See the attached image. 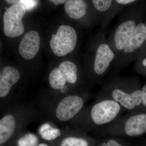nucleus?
Listing matches in <instances>:
<instances>
[{
    "instance_id": "8",
    "label": "nucleus",
    "mask_w": 146,
    "mask_h": 146,
    "mask_svg": "<svg viewBox=\"0 0 146 146\" xmlns=\"http://www.w3.org/2000/svg\"><path fill=\"white\" fill-rule=\"evenodd\" d=\"M29 110L13 107L2 114L0 119V144L2 145L13 136L18 126L27 124L31 117Z\"/></svg>"
},
{
    "instance_id": "21",
    "label": "nucleus",
    "mask_w": 146,
    "mask_h": 146,
    "mask_svg": "<svg viewBox=\"0 0 146 146\" xmlns=\"http://www.w3.org/2000/svg\"><path fill=\"white\" fill-rule=\"evenodd\" d=\"M143 68H146V57H143L141 56L136 60L135 69L137 71Z\"/></svg>"
},
{
    "instance_id": "4",
    "label": "nucleus",
    "mask_w": 146,
    "mask_h": 146,
    "mask_svg": "<svg viewBox=\"0 0 146 146\" xmlns=\"http://www.w3.org/2000/svg\"><path fill=\"white\" fill-rule=\"evenodd\" d=\"M93 55L89 68V74L92 82L101 84L112 70L116 59L115 52L106 38L104 30H101L94 41Z\"/></svg>"
},
{
    "instance_id": "1",
    "label": "nucleus",
    "mask_w": 146,
    "mask_h": 146,
    "mask_svg": "<svg viewBox=\"0 0 146 146\" xmlns=\"http://www.w3.org/2000/svg\"><path fill=\"white\" fill-rule=\"evenodd\" d=\"M96 99H109L117 102L124 110L136 111L142 104V89L135 77L110 74L102 83Z\"/></svg>"
},
{
    "instance_id": "22",
    "label": "nucleus",
    "mask_w": 146,
    "mask_h": 146,
    "mask_svg": "<svg viewBox=\"0 0 146 146\" xmlns=\"http://www.w3.org/2000/svg\"><path fill=\"white\" fill-rule=\"evenodd\" d=\"M142 104H143L145 107H146V84H145L143 88H142Z\"/></svg>"
},
{
    "instance_id": "11",
    "label": "nucleus",
    "mask_w": 146,
    "mask_h": 146,
    "mask_svg": "<svg viewBox=\"0 0 146 146\" xmlns=\"http://www.w3.org/2000/svg\"><path fill=\"white\" fill-rule=\"evenodd\" d=\"M26 11L25 7L21 3L12 5L5 11L3 21L6 36L15 37L23 33L25 28L22 19Z\"/></svg>"
},
{
    "instance_id": "23",
    "label": "nucleus",
    "mask_w": 146,
    "mask_h": 146,
    "mask_svg": "<svg viewBox=\"0 0 146 146\" xmlns=\"http://www.w3.org/2000/svg\"><path fill=\"white\" fill-rule=\"evenodd\" d=\"M115 1L119 4L124 5L129 4L134 2L137 0H115Z\"/></svg>"
},
{
    "instance_id": "24",
    "label": "nucleus",
    "mask_w": 146,
    "mask_h": 146,
    "mask_svg": "<svg viewBox=\"0 0 146 146\" xmlns=\"http://www.w3.org/2000/svg\"><path fill=\"white\" fill-rule=\"evenodd\" d=\"M48 1L51 2L53 3L55 5H57L65 3L66 2L68 1V0H48Z\"/></svg>"
},
{
    "instance_id": "17",
    "label": "nucleus",
    "mask_w": 146,
    "mask_h": 146,
    "mask_svg": "<svg viewBox=\"0 0 146 146\" xmlns=\"http://www.w3.org/2000/svg\"><path fill=\"white\" fill-rule=\"evenodd\" d=\"M39 133L43 139L51 141L60 136L61 131L57 128L52 127L48 123L43 124L39 128Z\"/></svg>"
},
{
    "instance_id": "10",
    "label": "nucleus",
    "mask_w": 146,
    "mask_h": 146,
    "mask_svg": "<svg viewBox=\"0 0 146 146\" xmlns=\"http://www.w3.org/2000/svg\"><path fill=\"white\" fill-rule=\"evenodd\" d=\"M77 40V32L73 27L61 25L59 27L56 34L52 36L50 46L55 55L61 57L75 50Z\"/></svg>"
},
{
    "instance_id": "18",
    "label": "nucleus",
    "mask_w": 146,
    "mask_h": 146,
    "mask_svg": "<svg viewBox=\"0 0 146 146\" xmlns=\"http://www.w3.org/2000/svg\"><path fill=\"white\" fill-rule=\"evenodd\" d=\"M99 143L102 146H133V144L123 137L116 136L106 137Z\"/></svg>"
},
{
    "instance_id": "20",
    "label": "nucleus",
    "mask_w": 146,
    "mask_h": 146,
    "mask_svg": "<svg viewBox=\"0 0 146 146\" xmlns=\"http://www.w3.org/2000/svg\"><path fill=\"white\" fill-rule=\"evenodd\" d=\"M37 0H21V4L25 7L26 10L29 11L36 7L37 5Z\"/></svg>"
},
{
    "instance_id": "15",
    "label": "nucleus",
    "mask_w": 146,
    "mask_h": 146,
    "mask_svg": "<svg viewBox=\"0 0 146 146\" xmlns=\"http://www.w3.org/2000/svg\"><path fill=\"white\" fill-rule=\"evenodd\" d=\"M94 8L100 13H102L101 18L100 19L99 26L101 29L104 30L106 28L105 25V14L107 26L110 23L108 16L107 12H109L110 9L111 8L113 3V0H91Z\"/></svg>"
},
{
    "instance_id": "5",
    "label": "nucleus",
    "mask_w": 146,
    "mask_h": 146,
    "mask_svg": "<svg viewBox=\"0 0 146 146\" xmlns=\"http://www.w3.org/2000/svg\"><path fill=\"white\" fill-rule=\"evenodd\" d=\"M103 136L116 137H138L146 133V113L136 111L118 117L99 130Z\"/></svg>"
},
{
    "instance_id": "7",
    "label": "nucleus",
    "mask_w": 146,
    "mask_h": 146,
    "mask_svg": "<svg viewBox=\"0 0 146 146\" xmlns=\"http://www.w3.org/2000/svg\"><path fill=\"white\" fill-rule=\"evenodd\" d=\"M146 42V25L140 22L115 59L110 74H119L133 60L141 57L140 51Z\"/></svg>"
},
{
    "instance_id": "16",
    "label": "nucleus",
    "mask_w": 146,
    "mask_h": 146,
    "mask_svg": "<svg viewBox=\"0 0 146 146\" xmlns=\"http://www.w3.org/2000/svg\"><path fill=\"white\" fill-rule=\"evenodd\" d=\"M96 140L83 136H72L64 138L60 146H95Z\"/></svg>"
},
{
    "instance_id": "25",
    "label": "nucleus",
    "mask_w": 146,
    "mask_h": 146,
    "mask_svg": "<svg viewBox=\"0 0 146 146\" xmlns=\"http://www.w3.org/2000/svg\"><path fill=\"white\" fill-rule=\"evenodd\" d=\"M5 1L7 3L13 5L20 3L21 0H5Z\"/></svg>"
},
{
    "instance_id": "19",
    "label": "nucleus",
    "mask_w": 146,
    "mask_h": 146,
    "mask_svg": "<svg viewBox=\"0 0 146 146\" xmlns=\"http://www.w3.org/2000/svg\"><path fill=\"white\" fill-rule=\"evenodd\" d=\"M37 143V138L29 133L21 138L18 142V146H35Z\"/></svg>"
},
{
    "instance_id": "2",
    "label": "nucleus",
    "mask_w": 146,
    "mask_h": 146,
    "mask_svg": "<svg viewBox=\"0 0 146 146\" xmlns=\"http://www.w3.org/2000/svg\"><path fill=\"white\" fill-rule=\"evenodd\" d=\"M123 110L113 100L96 99L91 105L84 107L70 123L79 129L100 130L119 117Z\"/></svg>"
},
{
    "instance_id": "9",
    "label": "nucleus",
    "mask_w": 146,
    "mask_h": 146,
    "mask_svg": "<svg viewBox=\"0 0 146 146\" xmlns=\"http://www.w3.org/2000/svg\"><path fill=\"white\" fill-rule=\"evenodd\" d=\"M140 23L135 16L125 17L118 22L115 28L110 34L107 39V42L115 52L116 58Z\"/></svg>"
},
{
    "instance_id": "12",
    "label": "nucleus",
    "mask_w": 146,
    "mask_h": 146,
    "mask_svg": "<svg viewBox=\"0 0 146 146\" xmlns=\"http://www.w3.org/2000/svg\"><path fill=\"white\" fill-rule=\"evenodd\" d=\"M21 75L16 68L10 66L3 68L0 72V98L1 102L8 101L14 91L13 87L19 81Z\"/></svg>"
},
{
    "instance_id": "14",
    "label": "nucleus",
    "mask_w": 146,
    "mask_h": 146,
    "mask_svg": "<svg viewBox=\"0 0 146 146\" xmlns=\"http://www.w3.org/2000/svg\"><path fill=\"white\" fill-rule=\"evenodd\" d=\"M88 5L84 0H68L64 8L66 14L71 19L80 20L86 16Z\"/></svg>"
},
{
    "instance_id": "6",
    "label": "nucleus",
    "mask_w": 146,
    "mask_h": 146,
    "mask_svg": "<svg viewBox=\"0 0 146 146\" xmlns=\"http://www.w3.org/2000/svg\"><path fill=\"white\" fill-rule=\"evenodd\" d=\"M90 98V91L54 98L51 115L60 122H70L82 110Z\"/></svg>"
},
{
    "instance_id": "13",
    "label": "nucleus",
    "mask_w": 146,
    "mask_h": 146,
    "mask_svg": "<svg viewBox=\"0 0 146 146\" xmlns=\"http://www.w3.org/2000/svg\"><path fill=\"white\" fill-rule=\"evenodd\" d=\"M40 45V36L34 31L27 32L22 38L18 47L19 53L24 59H33L39 51Z\"/></svg>"
},
{
    "instance_id": "26",
    "label": "nucleus",
    "mask_w": 146,
    "mask_h": 146,
    "mask_svg": "<svg viewBox=\"0 0 146 146\" xmlns=\"http://www.w3.org/2000/svg\"><path fill=\"white\" fill-rule=\"evenodd\" d=\"M38 146H48L47 145H46V144H44V143H42V144H39V145Z\"/></svg>"
},
{
    "instance_id": "3",
    "label": "nucleus",
    "mask_w": 146,
    "mask_h": 146,
    "mask_svg": "<svg viewBox=\"0 0 146 146\" xmlns=\"http://www.w3.org/2000/svg\"><path fill=\"white\" fill-rule=\"evenodd\" d=\"M48 82L50 91L54 98L89 91L80 82L77 65L69 60L61 62L58 68L51 71Z\"/></svg>"
}]
</instances>
